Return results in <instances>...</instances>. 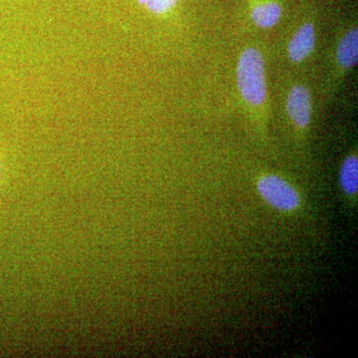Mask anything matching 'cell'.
<instances>
[{
    "instance_id": "cell-7",
    "label": "cell",
    "mask_w": 358,
    "mask_h": 358,
    "mask_svg": "<svg viewBox=\"0 0 358 358\" xmlns=\"http://www.w3.org/2000/svg\"><path fill=\"white\" fill-rule=\"evenodd\" d=\"M339 181L343 192L353 195L358 189V160L355 155H350L343 162L339 173Z\"/></svg>"
},
{
    "instance_id": "cell-6",
    "label": "cell",
    "mask_w": 358,
    "mask_h": 358,
    "mask_svg": "<svg viewBox=\"0 0 358 358\" xmlns=\"http://www.w3.org/2000/svg\"><path fill=\"white\" fill-rule=\"evenodd\" d=\"M282 16V7L275 1L260 2L252 8L251 18L258 27L268 29L278 24Z\"/></svg>"
},
{
    "instance_id": "cell-8",
    "label": "cell",
    "mask_w": 358,
    "mask_h": 358,
    "mask_svg": "<svg viewBox=\"0 0 358 358\" xmlns=\"http://www.w3.org/2000/svg\"><path fill=\"white\" fill-rule=\"evenodd\" d=\"M138 2L155 15H166L176 8L178 0H138Z\"/></svg>"
},
{
    "instance_id": "cell-1",
    "label": "cell",
    "mask_w": 358,
    "mask_h": 358,
    "mask_svg": "<svg viewBox=\"0 0 358 358\" xmlns=\"http://www.w3.org/2000/svg\"><path fill=\"white\" fill-rule=\"evenodd\" d=\"M238 89L245 102L261 106L267 96L265 62L262 53L256 48H247L238 60L236 69Z\"/></svg>"
},
{
    "instance_id": "cell-2",
    "label": "cell",
    "mask_w": 358,
    "mask_h": 358,
    "mask_svg": "<svg viewBox=\"0 0 358 358\" xmlns=\"http://www.w3.org/2000/svg\"><path fill=\"white\" fill-rule=\"evenodd\" d=\"M257 186L263 199L275 209L292 211L300 204L298 192L279 176H264Z\"/></svg>"
},
{
    "instance_id": "cell-4",
    "label": "cell",
    "mask_w": 358,
    "mask_h": 358,
    "mask_svg": "<svg viewBox=\"0 0 358 358\" xmlns=\"http://www.w3.org/2000/svg\"><path fill=\"white\" fill-rule=\"evenodd\" d=\"M315 46V31L312 23H305L294 33L288 46L291 61L301 63L313 53Z\"/></svg>"
},
{
    "instance_id": "cell-3",
    "label": "cell",
    "mask_w": 358,
    "mask_h": 358,
    "mask_svg": "<svg viewBox=\"0 0 358 358\" xmlns=\"http://www.w3.org/2000/svg\"><path fill=\"white\" fill-rule=\"evenodd\" d=\"M291 121L300 128H306L312 115V96L306 87L296 85L289 92L286 103Z\"/></svg>"
},
{
    "instance_id": "cell-5",
    "label": "cell",
    "mask_w": 358,
    "mask_h": 358,
    "mask_svg": "<svg viewBox=\"0 0 358 358\" xmlns=\"http://www.w3.org/2000/svg\"><path fill=\"white\" fill-rule=\"evenodd\" d=\"M336 60L339 66L350 69L357 65L358 60V31L357 28L350 30L341 39L336 48Z\"/></svg>"
},
{
    "instance_id": "cell-9",
    "label": "cell",
    "mask_w": 358,
    "mask_h": 358,
    "mask_svg": "<svg viewBox=\"0 0 358 358\" xmlns=\"http://www.w3.org/2000/svg\"><path fill=\"white\" fill-rule=\"evenodd\" d=\"M0 173H1V162H0Z\"/></svg>"
}]
</instances>
